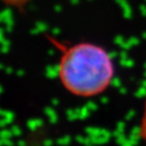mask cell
I'll return each instance as SVG.
<instances>
[{"label":"cell","instance_id":"6da1fadb","mask_svg":"<svg viewBox=\"0 0 146 146\" xmlns=\"http://www.w3.org/2000/svg\"><path fill=\"white\" fill-rule=\"evenodd\" d=\"M60 49L58 77L62 86L72 96L94 98L105 92L115 77V64L107 50L88 42L64 46Z\"/></svg>","mask_w":146,"mask_h":146},{"label":"cell","instance_id":"7a4b0ae2","mask_svg":"<svg viewBox=\"0 0 146 146\" xmlns=\"http://www.w3.org/2000/svg\"><path fill=\"white\" fill-rule=\"evenodd\" d=\"M139 136L146 143V96H145V104H144L143 113H142L141 121H140V125H139Z\"/></svg>","mask_w":146,"mask_h":146},{"label":"cell","instance_id":"3957f363","mask_svg":"<svg viewBox=\"0 0 146 146\" xmlns=\"http://www.w3.org/2000/svg\"><path fill=\"white\" fill-rule=\"evenodd\" d=\"M2 1L7 6L13 7V8H23L30 2V0H2Z\"/></svg>","mask_w":146,"mask_h":146}]
</instances>
